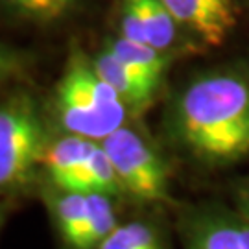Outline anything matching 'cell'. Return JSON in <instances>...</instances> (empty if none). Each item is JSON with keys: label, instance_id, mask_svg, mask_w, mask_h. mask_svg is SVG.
<instances>
[{"label": "cell", "instance_id": "cell-6", "mask_svg": "<svg viewBox=\"0 0 249 249\" xmlns=\"http://www.w3.org/2000/svg\"><path fill=\"white\" fill-rule=\"evenodd\" d=\"M96 144L98 142L71 133L48 144L43 164L52 185L67 192H90L89 166Z\"/></svg>", "mask_w": 249, "mask_h": 249}, {"label": "cell", "instance_id": "cell-3", "mask_svg": "<svg viewBox=\"0 0 249 249\" xmlns=\"http://www.w3.org/2000/svg\"><path fill=\"white\" fill-rule=\"evenodd\" d=\"M46 146L45 125L32 100L22 94L0 104V190L26 185Z\"/></svg>", "mask_w": 249, "mask_h": 249}, {"label": "cell", "instance_id": "cell-9", "mask_svg": "<svg viewBox=\"0 0 249 249\" xmlns=\"http://www.w3.org/2000/svg\"><path fill=\"white\" fill-rule=\"evenodd\" d=\"M53 214L63 242L72 249H87L89 194L59 190L53 199Z\"/></svg>", "mask_w": 249, "mask_h": 249}, {"label": "cell", "instance_id": "cell-17", "mask_svg": "<svg viewBox=\"0 0 249 249\" xmlns=\"http://www.w3.org/2000/svg\"><path fill=\"white\" fill-rule=\"evenodd\" d=\"M244 207H246V214L249 216V187L246 190V194H244Z\"/></svg>", "mask_w": 249, "mask_h": 249}, {"label": "cell", "instance_id": "cell-2", "mask_svg": "<svg viewBox=\"0 0 249 249\" xmlns=\"http://www.w3.org/2000/svg\"><path fill=\"white\" fill-rule=\"evenodd\" d=\"M125 106L81 52L71 55L55 87V113L63 129L102 142L124 125Z\"/></svg>", "mask_w": 249, "mask_h": 249}, {"label": "cell", "instance_id": "cell-5", "mask_svg": "<svg viewBox=\"0 0 249 249\" xmlns=\"http://www.w3.org/2000/svg\"><path fill=\"white\" fill-rule=\"evenodd\" d=\"M183 30L207 46H222L236 28V0H160Z\"/></svg>", "mask_w": 249, "mask_h": 249}, {"label": "cell", "instance_id": "cell-13", "mask_svg": "<svg viewBox=\"0 0 249 249\" xmlns=\"http://www.w3.org/2000/svg\"><path fill=\"white\" fill-rule=\"evenodd\" d=\"M98 249H164V244L148 223L131 222L116 225Z\"/></svg>", "mask_w": 249, "mask_h": 249}, {"label": "cell", "instance_id": "cell-8", "mask_svg": "<svg viewBox=\"0 0 249 249\" xmlns=\"http://www.w3.org/2000/svg\"><path fill=\"white\" fill-rule=\"evenodd\" d=\"M188 249H249V222L227 213H203L192 225Z\"/></svg>", "mask_w": 249, "mask_h": 249}, {"label": "cell", "instance_id": "cell-10", "mask_svg": "<svg viewBox=\"0 0 249 249\" xmlns=\"http://www.w3.org/2000/svg\"><path fill=\"white\" fill-rule=\"evenodd\" d=\"M139 15L146 45L166 52L178 41L181 26L160 0H127Z\"/></svg>", "mask_w": 249, "mask_h": 249}, {"label": "cell", "instance_id": "cell-15", "mask_svg": "<svg viewBox=\"0 0 249 249\" xmlns=\"http://www.w3.org/2000/svg\"><path fill=\"white\" fill-rule=\"evenodd\" d=\"M90 192H102L107 196H113L120 190V181L116 176L115 168L111 164V160L107 157L106 150L102 148V144H96V148L90 155Z\"/></svg>", "mask_w": 249, "mask_h": 249}, {"label": "cell", "instance_id": "cell-14", "mask_svg": "<svg viewBox=\"0 0 249 249\" xmlns=\"http://www.w3.org/2000/svg\"><path fill=\"white\" fill-rule=\"evenodd\" d=\"M89 194V227H87V249H98V246L116 229L115 209L111 197L102 192Z\"/></svg>", "mask_w": 249, "mask_h": 249}, {"label": "cell", "instance_id": "cell-4", "mask_svg": "<svg viewBox=\"0 0 249 249\" xmlns=\"http://www.w3.org/2000/svg\"><path fill=\"white\" fill-rule=\"evenodd\" d=\"M120 185L144 201H160L168 196V174L159 153L142 135L122 125L102 141Z\"/></svg>", "mask_w": 249, "mask_h": 249}, {"label": "cell", "instance_id": "cell-16", "mask_svg": "<svg viewBox=\"0 0 249 249\" xmlns=\"http://www.w3.org/2000/svg\"><path fill=\"white\" fill-rule=\"evenodd\" d=\"M13 69V61H11V55H9L2 46H0V80H4L9 74V71Z\"/></svg>", "mask_w": 249, "mask_h": 249}, {"label": "cell", "instance_id": "cell-1", "mask_svg": "<svg viewBox=\"0 0 249 249\" xmlns=\"http://www.w3.org/2000/svg\"><path fill=\"white\" fill-rule=\"evenodd\" d=\"M172 129L179 144L207 164H227L249 153V72L214 69L179 92Z\"/></svg>", "mask_w": 249, "mask_h": 249}, {"label": "cell", "instance_id": "cell-11", "mask_svg": "<svg viewBox=\"0 0 249 249\" xmlns=\"http://www.w3.org/2000/svg\"><path fill=\"white\" fill-rule=\"evenodd\" d=\"M106 48L133 71L141 72L159 83L168 69V55L146 43H137L118 36L111 39Z\"/></svg>", "mask_w": 249, "mask_h": 249}, {"label": "cell", "instance_id": "cell-12", "mask_svg": "<svg viewBox=\"0 0 249 249\" xmlns=\"http://www.w3.org/2000/svg\"><path fill=\"white\" fill-rule=\"evenodd\" d=\"M4 8L34 22H55L71 15L78 0H0Z\"/></svg>", "mask_w": 249, "mask_h": 249}, {"label": "cell", "instance_id": "cell-18", "mask_svg": "<svg viewBox=\"0 0 249 249\" xmlns=\"http://www.w3.org/2000/svg\"><path fill=\"white\" fill-rule=\"evenodd\" d=\"M248 4H249V0H248Z\"/></svg>", "mask_w": 249, "mask_h": 249}, {"label": "cell", "instance_id": "cell-7", "mask_svg": "<svg viewBox=\"0 0 249 249\" xmlns=\"http://www.w3.org/2000/svg\"><path fill=\"white\" fill-rule=\"evenodd\" d=\"M92 67L100 78L116 90V94L127 107H144L159 87V81L133 71L107 48L92 59Z\"/></svg>", "mask_w": 249, "mask_h": 249}]
</instances>
